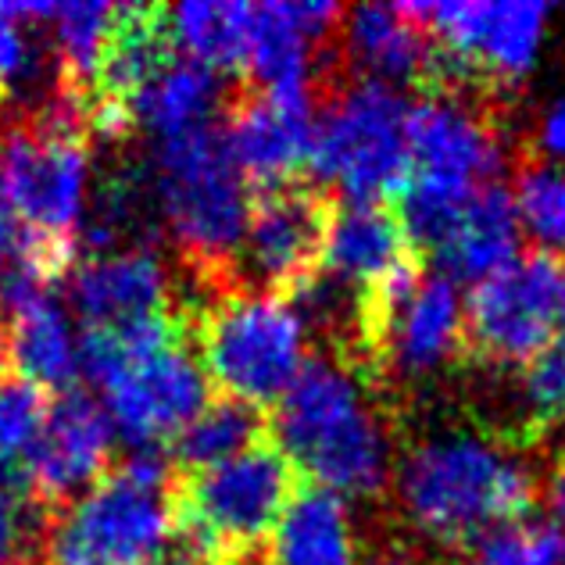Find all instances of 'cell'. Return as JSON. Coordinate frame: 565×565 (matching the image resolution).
<instances>
[{"instance_id":"1","label":"cell","mask_w":565,"mask_h":565,"mask_svg":"<svg viewBox=\"0 0 565 565\" xmlns=\"http://www.w3.org/2000/svg\"><path fill=\"white\" fill-rule=\"evenodd\" d=\"M273 440L301 480L337 498H376L391 483V434L365 380L337 354H308L273 415Z\"/></svg>"},{"instance_id":"2","label":"cell","mask_w":565,"mask_h":565,"mask_svg":"<svg viewBox=\"0 0 565 565\" xmlns=\"http://www.w3.org/2000/svg\"><path fill=\"white\" fill-rule=\"evenodd\" d=\"M397 494L423 537L476 547L487 533L526 523L541 501V476L476 434H440L408 451L397 469Z\"/></svg>"},{"instance_id":"3","label":"cell","mask_w":565,"mask_h":565,"mask_svg":"<svg viewBox=\"0 0 565 565\" xmlns=\"http://www.w3.org/2000/svg\"><path fill=\"white\" fill-rule=\"evenodd\" d=\"M175 469L158 455L111 466L79 498L43 515V565H169Z\"/></svg>"},{"instance_id":"4","label":"cell","mask_w":565,"mask_h":565,"mask_svg":"<svg viewBox=\"0 0 565 565\" xmlns=\"http://www.w3.org/2000/svg\"><path fill=\"white\" fill-rule=\"evenodd\" d=\"M151 190L183 265L204 294L230 287V262L247 226L250 190L222 126H198L154 147Z\"/></svg>"},{"instance_id":"5","label":"cell","mask_w":565,"mask_h":565,"mask_svg":"<svg viewBox=\"0 0 565 565\" xmlns=\"http://www.w3.org/2000/svg\"><path fill=\"white\" fill-rule=\"evenodd\" d=\"M301 483V472L282 455L273 434L222 466L175 472V530L169 565H201L258 552L273 537Z\"/></svg>"},{"instance_id":"6","label":"cell","mask_w":565,"mask_h":565,"mask_svg":"<svg viewBox=\"0 0 565 565\" xmlns=\"http://www.w3.org/2000/svg\"><path fill=\"white\" fill-rule=\"evenodd\" d=\"M190 344L218 394L244 405H279L308 362V330L290 301L247 290L204 294L186 308Z\"/></svg>"},{"instance_id":"7","label":"cell","mask_w":565,"mask_h":565,"mask_svg":"<svg viewBox=\"0 0 565 565\" xmlns=\"http://www.w3.org/2000/svg\"><path fill=\"white\" fill-rule=\"evenodd\" d=\"M86 183L90 132L65 100L51 97L0 129V198L25 233L79 244Z\"/></svg>"},{"instance_id":"8","label":"cell","mask_w":565,"mask_h":565,"mask_svg":"<svg viewBox=\"0 0 565 565\" xmlns=\"http://www.w3.org/2000/svg\"><path fill=\"white\" fill-rule=\"evenodd\" d=\"M405 94L376 79L344 76L316 104L311 172L348 201H394L408 180Z\"/></svg>"},{"instance_id":"9","label":"cell","mask_w":565,"mask_h":565,"mask_svg":"<svg viewBox=\"0 0 565 565\" xmlns=\"http://www.w3.org/2000/svg\"><path fill=\"white\" fill-rule=\"evenodd\" d=\"M333 190L290 183L255 190L241 247L230 262V287L290 301L322 273Z\"/></svg>"},{"instance_id":"10","label":"cell","mask_w":565,"mask_h":565,"mask_svg":"<svg viewBox=\"0 0 565 565\" xmlns=\"http://www.w3.org/2000/svg\"><path fill=\"white\" fill-rule=\"evenodd\" d=\"M562 255L530 247L469 290L462 362L483 369H523L558 322Z\"/></svg>"},{"instance_id":"11","label":"cell","mask_w":565,"mask_h":565,"mask_svg":"<svg viewBox=\"0 0 565 565\" xmlns=\"http://www.w3.org/2000/svg\"><path fill=\"white\" fill-rule=\"evenodd\" d=\"M97 386L111 426L140 455L172 444L207 405V376L190 333L151 351L122 354Z\"/></svg>"},{"instance_id":"12","label":"cell","mask_w":565,"mask_h":565,"mask_svg":"<svg viewBox=\"0 0 565 565\" xmlns=\"http://www.w3.org/2000/svg\"><path fill=\"white\" fill-rule=\"evenodd\" d=\"M405 186L469 198L501 183L504 143L480 94H426L408 108ZM401 186V190H405Z\"/></svg>"},{"instance_id":"13","label":"cell","mask_w":565,"mask_h":565,"mask_svg":"<svg viewBox=\"0 0 565 565\" xmlns=\"http://www.w3.org/2000/svg\"><path fill=\"white\" fill-rule=\"evenodd\" d=\"M111 444L115 426L100 401L79 386L57 394L22 462L19 494L40 512L62 509L111 469Z\"/></svg>"},{"instance_id":"14","label":"cell","mask_w":565,"mask_h":565,"mask_svg":"<svg viewBox=\"0 0 565 565\" xmlns=\"http://www.w3.org/2000/svg\"><path fill=\"white\" fill-rule=\"evenodd\" d=\"M226 137L233 166L241 169L247 190H273L301 183L311 172V143H316V108L305 100H287L241 83L226 97Z\"/></svg>"},{"instance_id":"15","label":"cell","mask_w":565,"mask_h":565,"mask_svg":"<svg viewBox=\"0 0 565 565\" xmlns=\"http://www.w3.org/2000/svg\"><path fill=\"white\" fill-rule=\"evenodd\" d=\"M68 294L86 330H115V326L180 308L166 258L147 244L100 250L79 262L68 276Z\"/></svg>"},{"instance_id":"16","label":"cell","mask_w":565,"mask_h":565,"mask_svg":"<svg viewBox=\"0 0 565 565\" xmlns=\"http://www.w3.org/2000/svg\"><path fill=\"white\" fill-rule=\"evenodd\" d=\"M412 262L423 258L412 247L394 201H348L333 193L322 255L326 276L340 279L354 294H365Z\"/></svg>"},{"instance_id":"17","label":"cell","mask_w":565,"mask_h":565,"mask_svg":"<svg viewBox=\"0 0 565 565\" xmlns=\"http://www.w3.org/2000/svg\"><path fill=\"white\" fill-rule=\"evenodd\" d=\"M8 365L4 373L40 386L43 394H68L79 380V344L54 290L8 305Z\"/></svg>"},{"instance_id":"18","label":"cell","mask_w":565,"mask_h":565,"mask_svg":"<svg viewBox=\"0 0 565 565\" xmlns=\"http://www.w3.org/2000/svg\"><path fill=\"white\" fill-rule=\"evenodd\" d=\"M519 212L515 198L504 183L480 186L462 204V212L451 222L448 236L437 244L429 258L440 265V276L480 282L490 273L504 269L519 255Z\"/></svg>"},{"instance_id":"19","label":"cell","mask_w":565,"mask_h":565,"mask_svg":"<svg viewBox=\"0 0 565 565\" xmlns=\"http://www.w3.org/2000/svg\"><path fill=\"white\" fill-rule=\"evenodd\" d=\"M265 552L269 565H359V544L344 498L301 483Z\"/></svg>"},{"instance_id":"20","label":"cell","mask_w":565,"mask_h":565,"mask_svg":"<svg viewBox=\"0 0 565 565\" xmlns=\"http://www.w3.org/2000/svg\"><path fill=\"white\" fill-rule=\"evenodd\" d=\"M230 90L233 86H222L218 72L180 54L132 97V126L154 132L158 140L198 126H212L215 115L226 108Z\"/></svg>"},{"instance_id":"21","label":"cell","mask_w":565,"mask_h":565,"mask_svg":"<svg viewBox=\"0 0 565 565\" xmlns=\"http://www.w3.org/2000/svg\"><path fill=\"white\" fill-rule=\"evenodd\" d=\"M269 419L255 405L244 401L215 394L207 397V405L193 415L183 426V434L172 440V458L169 466L175 472H201L230 462V458L244 455L247 448H255L258 440L269 437Z\"/></svg>"},{"instance_id":"22","label":"cell","mask_w":565,"mask_h":565,"mask_svg":"<svg viewBox=\"0 0 565 565\" xmlns=\"http://www.w3.org/2000/svg\"><path fill=\"white\" fill-rule=\"evenodd\" d=\"M250 11L255 4L233 0H193L172 11V33L180 51L218 76L247 72L250 51Z\"/></svg>"},{"instance_id":"23","label":"cell","mask_w":565,"mask_h":565,"mask_svg":"<svg viewBox=\"0 0 565 565\" xmlns=\"http://www.w3.org/2000/svg\"><path fill=\"white\" fill-rule=\"evenodd\" d=\"M515 212L519 226H526L541 250H565V169L544 166L537 158H523L515 172Z\"/></svg>"},{"instance_id":"24","label":"cell","mask_w":565,"mask_h":565,"mask_svg":"<svg viewBox=\"0 0 565 565\" xmlns=\"http://www.w3.org/2000/svg\"><path fill=\"white\" fill-rule=\"evenodd\" d=\"M47 405L51 394H43L40 386L0 373V483H8L14 494L25 455L47 419Z\"/></svg>"},{"instance_id":"25","label":"cell","mask_w":565,"mask_h":565,"mask_svg":"<svg viewBox=\"0 0 565 565\" xmlns=\"http://www.w3.org/2000/svg\"><path fill=\"white\" fill-rule=\"evenodd\" d=\"M519 397H523L530 429L565 426V337H552L533 359L519 369Z\"/></svg>"},{"instance_id":"26","label":"cell","mask_w":565,"mask_h":565,"mask_svg":"<svg viewBox=\"0 0 565 565\" xmlns=\"http://www.w3.org/2000/svg\"><path fill=\"white\" fill-rule=\"evenodd\" d=\"M565 533L552 523H512L476 544V565H562Z\"/></svg>"},{"instance_id":"27","label":"cell","mask_w":565,"mask_h":565,"mask_svg":"<svg viewBox=\"0 0 565 565\" xmlns=\"http://www.w3.org/2000/svg\"><path fill=\"white\" fill-rule=\"evenodd\" d=\"M25 29V4H0V108L36 72V43L29 40Z\"/></svg>"},{"instance_id":"28","label":"cell","mask_w":565,"mask_h":565,"mask_svg":"<svg viewBox=\"0 0 565 565\" xmlns=\"http://www.w3.org/2000/svg\"><path fill=\"white\" fill-rule=\"evenodd\" d=\"M33 509L22 494H14L8 483H0V565H29V526L25 512Z\"/></svg>"},{"instance_id":"29","label":"cell","mask_w":565,"mask_h":565,"mask_svg":"<svg viewBox=\"0 0 565 565\" xmlns=\"http://www.w3.org/2000/svg\"><path fill=\"white\" fill-rule=\"evenodd\" d=\"M22 244H25L22 222L8 212L4 201H0V282H4V276L14 269V262L22 255Z\"/></svg>"},{"instance_id":"30","label":"cell","mask_w":565,"mask_h":565,"mask_svg":"<svg viewBox=\"0 0 565 565\" xmlns=\"http://www.w3.org/2000/svg\"><path fill=\"white\" fill-rule=\"evenodd\" d=\"M541 498L547 504V512H552V526L565 530V458L555 462V469L541 480Z\"/></svg>"},{"instance_id":"31","label":"cell","mask_w":565,"mask_h":565,"mask_svg":"<svg viewBox=\"0 0 565 565\" xmlns=\"http://www.w3.org/2000/svg\"><path fill=\"white\" fill-rule=\"evenodd\" d=\"M541 151L552 154V158H565V97L558 104H552L541 122Z\"/></svg>"},{"instance_id":"32","label":"cell","mask_w":565,"mask_h":565,"mask_svg":"<svg viewBox=\"0 0 565 565\" xmlns=\"http://www.w3.org/2000/svg\"><path fill=\"white\" fill-rule=\"evenodd\" d=\"M201 565H269V552L258 547V552H241V555H226V558H212Z\"/></svg>"},{"instance_id":"33","label":"cell","mask_w":565,"mask_h":565,"mask_svg":"<svg viewBox=\"0 0 565 565\" xmlns=\"http://www.w3.org/2000/svg\"><path fill=\"white\" fill-rule=\"evenodd\" d=\"M8 330H11V316H8V305L0 301V373L8 365Z\"/></svg>"},{"instance_id":"34","label":"cell","mask_w":565,"mask_h":565,"mask_svg":"<svg viewBox=\"0 0 565 565\" xmlns=\"http://www.w3.org/2000/svg\"><path fill=\"white\" fill-rule=\"evenodd\" d=\"M369 565H412L405 558H394V555H386V558H376V562H369Z\"/></svg>"},{"instance_id":"35","label":"cell","mask_w":565,"mask_h":565,"mask_svg":"<svg viewBox=\"0 0 565 565\" xmlns=\"http://www.w3.org/2000/svg\"><path fill=\"white\" fill-rule=\"evenodd\" d=\"M558 319L565 322V279H562V297H558Z\"/></svg>"},{"instance_id":"36","label":"cell","mask_w":565,"mask_h":565,"mask_svg":"<svg viewBox=\"0 0 565 565\" xmlns=\"http://www.w3.org/2000/svg\"><path fill=\"white\" fill-rule=\"evenodd\" d=\"M562 565H565V558H562Z\"/></svg>"}]
</instances>
